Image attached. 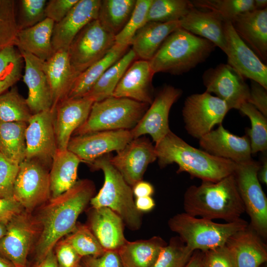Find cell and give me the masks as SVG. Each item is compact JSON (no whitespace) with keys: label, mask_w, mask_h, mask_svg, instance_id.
Instances as JSON below:
<instances>
[{"label":"cell","mask_w":267,"mask_h":267,"mask_svg":"<svg viewBox=\"0 0 267 267\" xmlns=\"http://www.w3.org/2000/svg\"><path fill=\"white\" fill-rule=\"evenodd\" d=\"M136 209L141 212H148L155 207V203L151 196L138 197L134 201Z\"/></svg>","instance_id":"obj_55"},{"label":"cell","mask_w":267,"mask_h":267,"mask_svg":"<svg viewBox=\"0 0 267 267\" xmlns=\"http://www.w3.org/2000/svg\"><path fill=\"white\" fill-rule=\"evenodd\" d=\"M95 191L91 180L81 179L39 207L38 213L34 218L39 236L35 247L37 262L53 250L62 237L74 230L79 216L90 202Z\"/></svg>","instance_id":"obj_1"},{"label":"cell","mask_w":267,"mask_h":267,"mask_svg":"<svg viewBox=\"0 0 267 267\" xmlns=\"http://www.w3.org/2000/svg\"><path fill=\"white\" fill-rule=\"evenodd\" d=\"M16 2L14 0H0V49L15 46L19 31Z\"/></svg>","instance_id":"obj_44"},{"label":"cell","mask_w":267,"mask_h":267,"mask_svg":"<svg viewBox=\"0 0 267 267\" xmlns=\"http://www.w3.org/2000/svg\"><path fill=\"white\" fill-rule=\"evenodd\" d=\"M182 94L181 89L164 86L137 125L131 131L133 138L149 134L155 143L171 131L169 115L172 105Z\"/></svg>","instance_id":"obj_13"},{"label":"cell","mask_w":267,"mask_h":267,"mask_svg":"<svg viewBox=\"0 0 267 267\" xmlns=\"http://www.w3.org/2000/svg\"><path fill=\"white\" fill-rule=\"evenodd\" d=\"M183 207L191 216L226 222L239 220L245 212L233 174L217 182L190 186L184 195Z\"/></svg>","instance_id":"obj_3"},{"label":"cell","mask_w":267,"mask_h":267,"mask_svg":"<svg viewBox=\"0 0 267 267\" xmlns=\"http://www.w3.org/2000/svg\"><path fill=\"white\" fill-rule=\"evenodd\" d=\"M248 225L241 218L233 222L218 223L185 212L177 214L168 221L170 229L193 251L205 252L222 246L232 234Z\"/></svg>","instance_id":"obj_6"},{"label":"cell","mask_w":267,"mask_h":267,"mask_svg":"<svg viewBox=\"0 0 267 267\" xmlns=\"http://www.w3.org/2000/svg\"><path fill=\"white\" fill-rule=\"evenodd\" d=\"M55 246L58 267H80L82 257L65 239L59 241Z\"/></svg>","instance_id":"obj_49"},{"label":"cell","mask_w":267,"mask_h":267,"mask_svg":"<svg viewBox=\"0 0 267 267\" xmlns=\"http://www.w3.org/2000/svg\"><path fill=\"white\" fill-rule=\"evenodd\" d=\"M136 56L132 49L110 66L90 89L84 96L99 101L113 96L114 90L121 78Z\"/></svg>","instance_id":"obj_35"},{"label":"cell","mask_w":267,"mask_h":267,"mask_svg":"<svg viewBox=\"0 0 267 267\" xmlns=\"http://www.w3.org/2000/svg\"><path fill=\"white\" fill-rule=\"evenodd\" d=\"M84 267H122L117 251H105L99 256H86L82 259Z\"/></svg>","instance_id":"obj_51"},{"label":"cell","mask_w":267,"mask_h":267,"mask_svg":"<svg viewBox=\"0 0 267 267\" xmlns=\"http://www.w3.org/2000/svg\"><path fill=\"white\" fill-rule=\"evenodd\" d=\"M27 126L25 122L0 123V154L18 165L26 159Z\"/></svg>","instance_id":"obj_34"},{"label":"cell","mask_w":267,"mask_h":267,"mask_svg":"<svg viewBox=\"0 0 267 267\" xmlns=\"http://www.w3.org/2000/svg\"><path fill=\"white\" fill-rule=\"evenodd\" d=\"M267 89L259 83L251 81L248 103L267 117Z\"/></svg>","instance_id":"obj_52"},{"label":"cell","mask_w":267,"mask_h":267,"mask_svg":"<svg viewBox=\"0 0 267 267\" xmlns=\"http://www.w3.org/2000/svg\"><path fill=\"white\" fill-rule=\"evenodd\" d=\"M100 2V0H79L62 20L54 24L51 39L54 51L68 50L79 32L97 19Z\"/></svg>","instance_id":"obj_20"},{"label":"cell","mask_w":267,"mask_h":267,"mask_svg":"<svg viewBox=\"0 0 267 267\" xmlns=\"http://www.w3.org/2000/svg\"><path fill=\"white\" fill-rule=\"evenodd\" d=\"M226 41L224 53L227 64L244 78L255 81L267 89V66L242 41L230 22L223 23Z\"/></svg>","instance_id":"obj_18"},{"label":"cell","mask_w":267,"mask_h":267,"mask_svg":"<svg viewBox=\"0 0 267 267\" xmlns=\"http://www.w3.org/2000/svg\"><path fill=\"white\" fill-rule=\"evenodd\" d=\"M216 47L209 41L180 28L166 38L149 62L154 74L180 75L205 61Z\"/></svg>","instance_id":"obj_4"},{"label":"cell","mask_w":267,"mask_h":267,"mask_svg":"<svg viewBox=\"0 0 267 267\" xmlns=\"http://www.w3.org/2000/svg\"><path fill=\"white\" fill-rule=\"evenodd\" d=\"M200 146L209 154L239 163L252 159L250 140L226 130L222 124L199 139Z\"/></svg>","instance_id":"obj_21"},{"label":"cell","mask_w":267,"mask_h":267,"mask_svg":"<svg viewBox=\"0 0 267 267\" xmlns=\"http://www.w3.org/2000/svg\"><path fill=\"white\" fill-rule=\"evenodd\" d=\"M94 101L86 97L67 98L54 108L53 124L58 150H66L74 132L87 119Z\"/></svg>","instance_id":"obj_19"},{"label":"cell","mask_w":267,"mask_h":267,"mask_svg":"<svg viewBox=\"0 0 267 267\" xmlns=\"http://www.w3.org/2000/svg\"><path fill=\"white\" fill-rule=\"evenodd\" d=\"M227 104L219 97L204 92L186 97L182 115L187 133L200 139L222 123L228 111Z\"/></svg>","instance_id":"obj_11"},{"label":"cell","mask_w":267,"mask_h":267,"mask_svg":"<svg viewBox=\"0 0 267 267\" xmlns=\"http://www.w3.org/2000/svg\"><path fill=\"white\" fill-rule=\"evenodd\" d=\"M135 2V0H101L97 20L105 31L115 36L129 21Z\"/></svg>","instance_id":"obj_36"},{"label":"cell","mask_w":267,"mask_h":267,"mask_svg":"<svg viewBox=\"0 0 267 267\" xmlns=\"http://www.w3.org/2000/svg\"><path fill=\"white\" fill-rule=\"evenodd\" d=\"M35 267H58L53 250L50 251L43 260L37 262Z\"/></svg>","instance_id":"obj_56"},{"label":"cell","mask_w":267,"mask_h":267,"mask_svg":"<svg viewBox=\"0 0 267 267\" xmlns=\"http://www.w3.org/2000/svg\"><path fill=\"white\" fill-rule=\"evenodd\" d=\"M152 0H136L133 11L125 26L115 36V44L129 46L137 31L146 24Z\"/></svg>","instance_id":"obj_45"},{"label":"cell","mask_w":267,"mask_h":267,"mask_svg":"<svg viewBox=\"0 0 267 267\" xmlns=\"http://www.w3.org/2000/svg\"><path fill=\"white\" fill-rule=\"evenodd\" d=\"M55 23L46 18L38 24L18 31L15 46L45 61L53 53L51 39Z\"/></svg>","instance_id":"obj_28"},{"label":"cell","mask_w":267,"mask_h":267,"mask_svg":"<svg viewBox=\"0 0 267 267\" xmlns=\"http://www.w3.org/2000/svg\"><path fill=\"white\" fill-rule=\"evenodd\" d=\"M44 68L47 77L52 93V106L54 108L68 94L80 74L72 67L68 50L59 49L44 61Z\"/></svg>","instance_id":"obj_27"},{"label":"cell","mask_w":267,"mask_h":267,"mask_svg":"<svg viewBox=\"0 0 267 267\" xmlns=\"http://www.w3.org/2000/svg\"><path fill=\"white\" fill-rule=\"evenodd\" d=\"M239 110L247 116L251 128L247 130L252 154L264 152L267 149V117L248 102L243 104Z\"/></svg>","instance_id":"obj_41"},{"label":"cell","mask_w":267,"mask_h":267,"mask_svg":"<svg viewBox=\"0 0 267 267\" xmlns=\"http://www.w3.org/2000/svg\"><path fill=\"white\" fill-rule=\"evenodd\" d=\"M65 239L82 258L99 256L105 251L88 225H77Z\"/></svg>","instance_id":"obj_43"},{"label":"cell","mask_w":267,"mask_h":267,"mask_svg":"<svg viewBox=\"0 0 267 267\" xmlns=\"http://www.w3.org/2000/svg\"><path fill=\"white\" fill-rule=\"evenodd\" d=\"M260 164L252 159L236 163L234 171L237 189L249 225L263 239L267 237V198L258 178Z\"/></svg>","instance_id":"obj_8"},{"label":"cell","mask_w":267,"mask_h":267,"mask_svg":"<svg viewBox=\"0 0 267 267\" xmlns=\"http://www.w3.org/2000/svg\"><path fill=\"white\" fill-rule=\"evenodd\" d=\"M239 37L264 61L267 60V8L238 15L230 22Z\"/></svg>","instance_id":"obj_25"},{"label":"cell","mask_w":267,"mask_h":267,"mask_svg":"<svg viewBox=\"0 0 267 267\" xmlns=\"http://www.w3.org/2000/svg\"><path fill=\"white\" fill-rule=\"evenodd\" d=\"M180 28L179 21L166 23L149 22L139 29L132 41L136 58L149 61L166 38Z\"/></svg>","instance_id":"obj_30"},{"label":"cell","mask_w":267,"mask_h":267,"mask_svg":"<svg viewBox=\"0 0 267 267\" xmlns=\"http://www.w3.org/2000/svg\"><path fill=\"white\" fill-rule=\"evenodd\" d=\"M81 162L79 158L67 149H57L49 169L51 197L61 194L76 183Z\"/></svg>","instance_id":"obj_31"},{"label":"cell","mask_w":267,"mask_h":267,"mask_svg":"<svg viewBox=\"0 0 267 267\" xmlns=\"http://www.w3.org/2000/svg\"><path fill=\"white\" fill-rule=\"evenodd\" d=\"M193 252L178 236L172 237L151 267H184Z\"/></svg>","instance_id":"obj_42"},{"label":"cell","mask_w":267,"mask_h":267,"mask_svg":"<svg viewBox=\"0 0 267 267\" xmlns=\"http://www.w3.org/2000/svg\"><path fill=\"white\" fill-rule=\"evenodd\" d=\"M24 61L23 82L28 89L26 99L32 114L49 109L52 106L50 84L42 61L30 53L20 51Z\"/></svg>","instance_id":"obj_22"},{"label":"cell","mask_w":267,"mask_h":267,"mask_svg":"<svg viewBox=\"0 0 267 267\" xmlns=\"http://www.w3.org/2000/svg\"><path fill=\"white\" fill-rule=\"evenodd\" d=\"M50 168L36 159H25L19 165L13 197L29 213L51 198Z\"/></svg>","instance_id":"obj_9"},{"label":"cell","mask_w":267,"mask_h":267,"mask_svg":"<svg viewBox=\"0 0 267 267\" xmlns=\"http://www.w3.org/2000/svg\"><path fill=\"white\" fill-rule=\"evenodd\" d=\"M134 195L136 198L151 196L154 192L153 185L149 182L142 180L137 182L132 187Z\"/></svg>","instance_id":"obj_54"},{"label":"cell","mask_w":267,"mask_h":267,"mask_svg":"<svg viewBox=\"0 0 267 267\" xmlns=\"http://www.w3.org/2000/svg\"><path fill=\"white\" fill-rule=\"evenodd\" d=\"M18 3L19 30L32 27L46 18V0H20Z\"/></svg>","instance_id":"obj_46"},{"label":"cell","mask_w":267,"mask_h":267,"mask_svg":"<svg viewBox=\"0 0 267 267\" xmlns=\"http://www.w3.org/2000/svg\"><path fill=\"white\" fill-rule=\"evenodd\" d=\"M133 139L130 130L98 131L72 136L67 149L88 164L112 151H120Z\"/></svg>","instance_id":"obj_15"},{"label":"cell","mask_w":267,"mask_h":267,"mask_svg":"<svg viewBox=\"0 0 267 267\" xmlns=\"http://www.w3.org/2000/svg\"><path fill=\"white\" fill-rule=\"evenodd\" d=\"M197 9L211 12L223 22H231L238 15L255 9L254 0H194Z\"/></svg>","instance_id":"obj_37"},{"label":"cell","mask_w":267,"mask_h":267,"mask_svg":"<svg viewBox=\"0 0 267 267\" xmlns=\"http://www.w3.org/2000/svg\"><path fill=\"white\" fill-rule=\"evenodd\" d=\"M155 148L161 168L176 163L177 173L186 172L202 181L217 182L232 174L236 167L232 161L191 146L171 131L155 143Z\"/></svg>","instance_id":"obj_2"},{"label":"cell","mask_w":267,"mask_h":267,"mask_svg":"<svg viewBox=\"0 0 267 267\" xmlns=\"http://www.w3.org/2000/svg\"><path fill=\"white\" fill-rule=\"evenodd\" d=\"M26 99L16 87L0 95V123L25 122L32 116Z\"/></svg>","instance_id":"obj_40"},{"label":"cell","mask_w":267,"mask_h":267,"mask_svg":"<svg viewBox=\"0 0 267 267\" xmlns=\"http://www.w3.org/2000/svg\"><path fill=\"white\" fill-rule=\"evenodd\" d=\"M38 227L34 217L25 211L6 224V231L0 240V255L15 267H26L27 258Z\"/></svg>","instance_id":"obj_16"},{"label":"cell","mask_w":267,"mask_h":267,"mask_svg":"<svg viewBox=\"0 0 267 267\" xmlns=\"http://www.w3.org/2000/svg\"><path fill=\"white\" fill-rule=\"evenodd\" d=\"M263 239L249 224L229 237L224 245L235 267H259L267 261V245Z\"/></svg>","instance_id":"obj_24"},{"label":"cell","mask_w":267,"mask_h":267,"mask_svg":"<svg viewBox=\"0 0 267 267\" xmlns=\"http://www.w3.org/2000/svg\"><path fill=\"white\" fill-rule=\"evenodd\" d=\"M193 8L191 0H152L147 14L146 23L179 21Z\"/></svg>","instance_id":"obj_39"},{"label":"cell","mask_w":267,"mask_h":267,"mask_svg":"<svg viewBox=\"0 0 267 267\" xmlns=\"http://www.w3.org/2000/svg\"><path fill=\"white\" fill-rule=\"evenodd\" d=\"M203 252L194 251L190 260L184 267H202Z\"/></svg>","instance_id":"obj_57"},{"label":"cell","mask_w":267,"mask_h":267,"mask_svg":"<svg viewBox=\"0 0 267 267\" xmlns=\"http://www.w3.org/2000/svg\"><path fill=\"white\" fill-rule=\"evenodd\" d=\"M206 92L214 93L223 100L229 109L239 110L247 102L250 88L244 78L228 64H220L206 70L202 75Z\"/></svg>","instance_id":"obj_12"},{"label":"cell","mask_w":267,"mask_h":267,"mask_svg":"<svg viewBox=\"0 0 267 267\" xmlns=\"http://www.w3.org/2000/svg\"><path fill=\"white\" fill-rule=\"evenodd\" d=\"M19 165L14 164L0 154V198H13V187Z\"/></svg>","instance_id":"obj_47"},{"label":"cell","mask_w":267,"mask_h":267,"mask_svg":"<svg viewBox=\"0 0 267 267\" xmlns=\"http://www.w3.org/2000/svg\"><path fill=\"white\" fill-rule=\"evenodd\" d=\"M55 108L33 114L25 132L26 159L37 160L50 168L57 151L53 119Z\"/></svg>","instance_id":"obj_14"},{"label":"cell","mask_w":267,"mask_h":267,"mask_svg":"<svg viewBox=\"0 0 267 267\" xmlns=\"http://www.w3.org/2000/svg\"><path fill=\"white\" fill-rule=\"evenodd\" d=\"M121 217L107 207L93 208L88 225L105 251H117L127 240Z\"/></svg>","instance_id":"obj_26"},{"label":"cell","mask_w":267,"mask_h":267,"mask_svg":"<svg viewBox=\"0 0 267 267\" xmlns=\"http://www.w3.org/2000/svg\"><path fill=\"white\" fill-rule=\"evenodd\" d=\"M6 223L0 221V240L4 235L6 231Z\"/></svg>","instance_id":"obj_61"},{"label":"cell","mask_w":267,"mask_h":267,"mask_svg":"<svg viewBox=\"0 0 267 267\" xmlns=\"http://www.w3.org/2000/svg\"><path fill=\"white\" fill-rule=\"evenodd\" d=\"M167 243L160 236L126 242L117 251L122 267H151Z\"/></svg>","instance_id":"obj_32"},{"label":"cell","mask_w":267,"mask_h":267,"mask_svg":"<svg viewBox=\"0 0 267 267\" xmlns=\"http://www.w3.org/2000/svg\"><path fill=\"white\" fill-rule=\"evenodd\" d=\"M154 74L149 61H134L117 85L113 96L129 98L150 105L154 99L152 79Z\"/></svg>","instance_id":"obj_23"},{"label":"cell","mask_w":267,"mask_h":267,"mask_svg":"<svg viewBox=\"0 0 267 267\" xmlns=\"http://www.w3.org/2000/svg\"><path fill=\"white\" fill-rule=\"evenodd\" d=\"M0 267H15L9 261L0 255Z\"/></svg>","instance_id":"obj_60"},{"label":"cell","mask_w":267,"mask_h":267,"mask_svg":"<svg viewBox=\"0 0 267 267\" xmlns=\"http://www.w3.org/2000/svg\"><path fill=\"white\" fill-rule=\"evenodd\" d=\"M267 0H254L255 9H263L267 8Z\"/></svg>","instance_id":"obj_59"},{"label":"cell","mask_w":267,"mask_h":267,"mask_svg":"<svg viewBox=\"0 0 267 267\" xmlns=\"http://www.w3.org/2000/svg\"><path fill=\"white\" fill-rule=\"evenodd\" d=\"M157 160L155 145L144 136L133 139L126 146L109 156V161L133 187L142 180L148 166Z\"/></svg>","instance_id":"obj_17"},{"label":"cell","mask_w":267,"mask_h":267,"mask_svg":"<svg viewBox=\"0 0 267 267\" xmlns=\"http://www.w3.org/2000/svg\"><path fill=\"white\" fill-rule=\"evenodd\" d=\"M202 267H235L225 245L203 252Z\"/></svg>","instance_id":"obj_48"},{"label":"cell","mask_w":267,"mask_h":267,"mask_svg":"<svg viewBox=\"0 0 267 267\" xmlns=\"http://www.w3.org/2000/svg\"><path fill=\"white\" fill-rule=\"evenodd\" d=\"M149 106L131 99L114 96L94 102L87 119L72 136L102 131L131 130Z\"/></svg>","instance_id":"obj_7"},{"label":"cell","mask_w":267,"mask_h":267,"mask_svg":"<svg viewBox=\"0 0 267 267\" xmlns=\"http://www.w3.org/2000/svg\"><path fill=\"white\" fill-rule=\"evenodd\" d=\"M25 210L14 198H0V221L7 223Z\"/></svg>","instance_id":"obj_53"},{"label":"cell","mask_w":267,"mask_h":267,"mask_svg":"<svg viewBox=\"0 0 267 267\" xmlns=\"http://www.w3.org/2000/svg\"><path fill=\"white\" fill-rule=\"evenodd\" d=\"M115 36L105 31L98 20L85 26L68 49L70 63L79 74L103 58L115 44Z\"/></svg>","instance_id":"obj_10"},{"label":"cell","mask_w":267,"mask_h":267,"mask_svg":"<svg viewBox=\"0 0 267 267\" xmlns=\"http://www.w3.org/2000/svg\"><path fill=\"white\" fill-rule=\"evenodd\" d=\"M258 178L260 182L267 184V160L265 159L262 165H260L258 172Z\"/></svg>","instance_id":"obj_58"},{"label":"cell","mask_w":267,"mask_h":267,"mask_svg":"<svg viewBox=\"0 0 267 267\" xmlns=\"http://www.w3.org/2000/svg\"><path fill=\"white\" fill-rule=\"evenodd\" d=\"M128 47L115 44L103 58L79 75L67 98L83 97L103 74L127 52Z\"/></svg>","instance_id":"obj_33"},{"label":"cell","mask_w":267,"mask_h":267,"mask_svg":"<svg viewBox=\"0 0 267 267\" xmlns=\"http://www.w3.org/2000/svg\"><path fill=\"white\" fill-rule=\"evenodd\" d=\"M179 23L181 28L209 41L225 52L224 22L211 12L194 7Z\"/></svg>","instance_id":"obj_29"},{"label":"cell","mask_w":267,"mask_h":267,"mask_svg":"<svg viewBox=\"0 0 267 267\" xmlns=\"http://www.w3.org/2000/svg\"><path fill=\"white\" fill-rule=\"evenodd\" d=\"M110 155H104L87 164L93 171H102L104 176L102 187L90 203L93 208L110 209L121 217L129 229L138 230L142 224V217L135 207L132 187L111 164Z\"/></svg>","instance_id":"obj_5"},{"label":"cell","mask_w":267,"mask_h":267,"mask_svg":"<svg viewBox=\"0 0 267 267\" xmlns=\"http://www.w3.org/2000/svg\"><path fill=\"white\" fill-rule=\"evenodd\" d=\"M79 0H50L46 2L45 17L54 21L60 22L69 13Z\"/></svg>","instance_id":"obj_50"},{"label":"cell","mask_w":267,"mask_h":267,"mask_svg":"<svg viewBox=\"0 0 267 267\" xmlns=\"http://www.w3.org/2000/svg\"><path fill=\"white\" fill-rule=\"evenodd\" d=\"M24 65L23 56L15 46L0 49V95L21 79Z\"/></svg>","instance_id":"obj_38"}]
</instances>
